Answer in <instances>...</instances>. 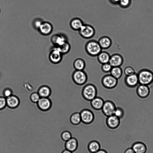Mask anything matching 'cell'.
Returning <instances> with one entry per match:
<instances>
[{"mask_svg": "<svg viewBox=\"0 0 153 153\" xmlns=\"http://www.w3.org/2000/svg\"><path fill=\"white\" fill-rule=\"evenodd\" d=\"M41 97L38 92L33 93L30 96V99L31 101L35 103H37Z\"/></svg>", "mask_w": 153, "mask_h": 153, "instance_id": "34", "label": "cell"}, {"mask_svg": "<svg viewBox=\"0 0 153 153\" xmlns=\"http://www.w3.org/2000/svg\"><path fill=\"white\" fill-rule=\"evenodd\" d=\"M7 105L6 98L4 96L0 97V110L5 108Z\"/></svg>", "mask_w": 153, "mask_h": 153, "instance_id": "35", "label": "cell"}, {"mask_svg": "<svg viewBox=\"0 0 153 153\" xmlns=\"http://www.w3.org/2000/svg\"><path fill=\"white\" fill-rule=\"evenodd\" d=\"M62 53L54 47L50 51L49 58L52 63L57 64L59 63L62 60Z\"/></svg>", "mask_w": 153, "mask_h": 153, "instance_id": "10", "label": "cell"}, {"mask_svg": "<svg viewBox=\"0 0 153 153\" xmlns=\"http://www.w3.org/2000/svg\"><path fill=\"white\" fill-rule=\"evenodd\" d=\"M124 73L126 76L131 75L135 73L134 69L131 66L126 67L124 69Z\"/></svg>", "mask_w": 153, "mask_h": 153, "instance_id": "32", "label": "cell"}, {"mask_svg": "<svg viewBox=\"0 0 153 153\" xmlns=\"http://www.w3.org/2000/svg\"><path fill=\"white\" fill-rule=\"evenodd\" d=\"M51 41L55 47H56L62 44L68 40L65 35L61 34H54L52 36Z\"/></svg>", "mask_w": 153, "mask_h": 153, "instance_id": "15", "label": "cell"}, {"mask_svg": "<svg viewBox=\"0 0 153 153\" xmlns=\"http://www.w3.org/2000/svg\"><path fill=\"white\" fill-rule=\"evenodd\" d=\"M51 92L50 88L46 85L39 88L38 91L41 97H48L51 94Z\"/></svg>", "mask_w": 153, "mask_h": 153, "instance_id": "29", "label": "cell"}, {"mask_svg": "<svg viewBox=\"0 0 153 153\" xmlns=\"http://www.w3.org/2000/svg\"><path fill=\"white\" fill-rule=\"evenodd\" d=\"M120 119L114 115L107 117L106 123L110 129L114 130L117 128L120 124Z\"/></svg>", "mask_w": 153, "mask_h": 153, "instance_id": "9", "label": "cell"}, {"mask_svg": "<svg viewBox=\"0 0 153 153\" xmlns=\"http://www.w3.org/2000/svg\"><path fill=\"white\" fill-rule=\"evenodd\" d=\"M94 153H108V152L105 149H100Z\"/></svg>", "mask_w": 153, "mask_h": 153, "instance_id": "40", "label": "cell"}, {"mask_svg": "<svg viewBox=\"0 0 153 153\" xmlns=\"http://www.w3.org/2000/svg\"><path fill=\"white\" fill-rule=\"evenodd\" d=\"M97 89L94 84L89 83L85 85L82 90V94L84 99L90 101L97 96Z\"/></svg>", "mask_w": 153, "mask_h": 153, "instance_id": "3", "label": "cell"}, {"mask_svg": "<svg viewBox=\"0 0 153 153\" xmlns=\"http://www.w3.org/2000/svg\"><path fill=\"white\" fill-rule=\"evenodd\" d=\"M118 80L110 74H107L102 77L101 83L105 88L111 89L116 87L118 84Z\"/></svg>", "mask_w": 153, "mask_h": 153, "instance_id": "5", "label": "cell"}, {"mask_svg": "<svg viewBox=\"0 0 153 153\" xmlns=\"http://www.w3.org/2000/svg\"><path fill=\"white\" fill-rule=\"evenodd\" d=\"M73 65L75 70H84L85 67L86 63L83 59L78 58L74 60Z\"/></svg>", "mask_w": 153, "mask_h": 153, "instance_id": "25", "label": "cell"}, {"mask_svg": "<svg viewBox=\"0 0 153 153\" xmlns=\"http://www.w3.org/2000/svg\"><path fill=\"white\" fill-rule=\"evenodd\" d=\"M7 105L11 108H15L19 104V100L18 97L14 95L11 96L6 98Z\"/></svg>", "mask_w": 153, "mask_h": 153, "instance_id": "19", "label": "cell"}, {"mask_svg": "<svg viewBox=\"0 0 153 153\" xmlns=\"http://www.w3.org/2000/svg\"><path fill=\"white\" fill-rule=\"evenodd\" d=\"M131 148L135 153H146L147 150L146 145L141 142H137L134 143Z\"/></svg>", "mask_w": 153, "mask_h": 153, "instance_id": "21", "label": "cell"}, {"mask_svg": "<svg viewBox=\"0 0 153 153\" xmlns=\"http://www.w3.org/2000/svg\"><path fill=\"white\" fill-rule=\"evenodd\" d=\"M104 101L102 98L96 96L90 101V105L91 107L94 110H101Z\"/></svg>", "mask_w": 153, "mask_h": 153, "instance_id": "18", "label": "cell"}, {"mask_svg": "<svg viewBox=\"0 0 153 153\" xmlns=\"http://www.w3.org/2000/svg\"><path fill=\"white\" fill-rule=\"evenodd\" d=\"M37 103L39 109L43 111L49 110L51 106V102L48 97H41Z\"/></svg>", "mask_w": 153, "mask_h": 153, "instance_id": "16", "label": "cell"}, {"mask_svg": "<svg viewBox=\"0 0 153 153\" xmlns=\"http://www.w3.org/2000/svg\"><path fill=\"white\" fill-rule=\"evenodd\" d=\"M137 96L142 99L147 98L150 94V89L148 85L139 84L136 89Z\"/></svg>", "mask_w": 153, "mask_h": 153, "instance_id": "12", "label": "cell"}, {"mask_svg": "<svg viewBox=\"0 0 153 153\" xmlns=\"http://www.w3.org/2000/svg\"><path fill=\"white\" fill-rule=\"evenodd\" d=\"M111 56L107 52L102 51L97 56L98 62L102 65L109 63Z\"/></svg>", "mask_w": 153, "mask_h": 153, "instance_id": "24", "label": "cell"}, {"mask_svg": "<svg viewBox=\"0 0 153 153\" xmlns=\"http://www.w3.org/2000/svg\"><path fill=\"white\" fill-rule=\"evenodd\" d=\"M60 137L62 141L65 142L70 139L72 137V135L70 131L64 130L61 132Z\"/></svg>", "mask_w": 153, "mask_h": 153, "instance_id": "30", "label": "cell"}, {"mask_svg": "<svg viewBox=\"0 0 153 153\" xmlns=\"http://www.w3.org/2000/svg\"><path fill=\"white\" fill-rule=\"evenodd\" d=\"M120 0H110L111 3L115 4L119 3Z\"/></svg>", "mask_w": 153, "mask_h": 153, "instance_id": "42", "label": "cell"}, {"mask_svg": "<svg viewBox=\"0 0 153 153\" xmlns=\"http://www.w3.org/2000/svg\"><path fill=\"white\" fill-rule=\"evenodd\" d=\"M120 119L122 118L124 115V111L123 108L120 107H117L115 110L114 114Z\"/></svg>", "mask_w": 153, "mask_h": 153, "instance_id": "31", "label": "cell"}, {"mask_svg": "<svg viewBox=\"0 0 153 153\" xmlns=\"http://www.w3.org/2000/svg\"><path fill=\"white\" fill-rule=\"evenodd\" d=\"M81 122L86 125L92 123L94 119V115L93 112L88 109H82L79 112Z\"/></svg>", "mask_w": 153, "mask_h": 153, "instance_id": "7", "label": "cell"}, {"mask_svg": "<svg viewBox=\"0 0 153 153\" xmlns=\"http://www.w3.org/2000/svg\"><path fill=\"white\" fill-rule=\"evenodd\" d=\"M72 78L73 81L76 84L81 86L86 82L88 76L84 70H75L72 73Z\"/></svg>", "mask_w": 153, "mask_h": 153, "instance_id": "4", "label": "cell"}, {"mask_svg": "<svg viewBox=\"0 0 153 153\" xmlns=\"http://www.w3.org/2000/svg\"><path fill=\"white\" fill-rule=\"evenodd\" d=\"M38 30L41 34L47 36L52 33L53 27L50 23L48 22H43Z\"/></svg>", "mask_w": 153, "mask_h": 153, "instance_id": "17", "label": "cell"}, {"mask_svg": "<svg viewBox=\"0 0 153 153\" xmlns=\"http://www.w3.org/2000/svg\"><path fill=\"white\" fill-rule=\"evenodd\" d=\"M116 107L113 102L110 100H107L104 101L101 110L103 114L108 117L114 114Z\"/></svg>", "mask_w": 153, "mask_h": 153, "instance_id": "8", "label": "cell"}, {"mask_svg": "<svg viewBox=\"0 0 153 153\" xmlns=\"http://www.w3.org/2000/svg\"><path fill=\"white\" fill-rule=\"evenodd\" d=\"M85 48L87 53L92 57L97 56L102 49L98 42L94 40L88 41L85 45Z\"/></svg>", "mask_w": 153, "mask_h": 153, "instance_id": "2", "label": "cell"}, {"mask_svg": "<svg viewBox=\"0 0 153 153\" xmlns=\"http://www.w3.org/2000/svg\"><path fill=\"white\" fill-rule=\"evenodd\" d=\"M87 149L90 153H94L101 149V145L97 141L93 140L88 143Z\"/></svg>", "mask_w": 153, "mask_h": 153, "instance_id": "23", "label": "cell"}, {"mask_svg": "<svg viewBox=\"0 0 153 153\" xmlns=\"http://www.w3.org/2000/svg\"><path fill=\"white\" fill-rule=\"evenodd\" d=\"M126 85L129 88H134L139 84L137 74L136 73L131 75L126 76L124 79Z\"/></svg>", "mask_w": 153, "mask_h": 153, "instance_id": "11", "label": "cell"}, {"mask_svg": "<svg viewBox=\"0 0 153 153\" xmlns=\"http://www.w3.org/2000/svg\"><path fill=\"white\" fill-rule=\"evenodd\" d=\"M78 142L77 139L72 137L64 143V147L65 149L73 152H75L78 147Z\"/></svg>", "mask_w": 153, "mask_h": 153, "instance_id": "13", "label": "cell"}, {"mask_svg": "<svg viewBox=\"0 0 153 153\" xmlns=\"http://www.w3.org/2000/svg\"><path fill=\"white\" fill-rule=\"evenodd\" d=\"M12 94V91L10 89L7 88L3 90V96L6 98L11 96Z\"/></svg>", "mask_w": 153, "mask_h": 153, "instance_id": "36", "label": "cell"}, {"mask_svg": "<svg viewBox=\"0 0 153 153\" xmlns=\"http://www.w3.org/2000/svg\"><path fill=\"white\" fill-rule=\"evenodd\" d=\"M130 2V0H120L119 2L120 6L124 7H128Z\"/></svg>", "mask_w": 153, "mask_h": 153, "instance_id": "38", "label": "cell"}, {"mask_svg": "<svg viewBox=\"0 0 153 153\" xmlns=\"http://www.w3.org/2000/svg\"><path fill=\"white\" fill-rule=\"evenodd\" d=\"M61 153H73V152L65 149L62 151Z\"/></svg>", "mask_w": 153, "mask_h": 153, "instance_id": "41", "label": "cell"}, {"mask_svg": "<svg viewBox=\"0 0 153 153\" xmlns=\"http://www.w3.org/2000/svg\"><path fill=\"white\" fill-rule=\"evenodd\" d=\"M69 120L71 124L74 126L79 125L81 122L80 113L75 112L72 114L70 116Z\"/></svg>", "mask_w": 153, "mask_h": 153, "instance_id": "27", "label": "cell"}, {"mask_svg": "<svg viewBox=\"0 0 153 153\" xmlns=\"http://www.w3.org/2000/svg\"><path fill=\"white\" fill-rule=\"evenodd\" d=\"M42 22H43L41 20L36 19L34 21L33 25L35 28L39 30Z\"/></svg>", "mask_w": 153, "mask_h": 153, "instance_id": "37", "label": "cell"}, {"mask_svg": "<svg viewBox=\"0 0 153 153\" xmlns=\"http://www.w3.org/2000/svg\"><path fill=\"white\" fill-rule=\"evenodd\" d=\"M78 32L80 35L85 39L92 38L95 33L94 28L91 25L87 24H84Z\"/></svg>", "mask_w": 153, "mask_h": 153, "instance_id": "6", "label": "cell"}, {"mask_svg": "<svg viewBox=\"0 0 153 153\" xmlns=\"http://www.w3.org/2000/svg\"><path fill=\"white\" fill-rule=\"evenodd\" d=\"M98 42L102 49H103L109 48L112 44L111 39L107 36L101 37L99 39Z\"/></svg>", "mask_w": 153, "mask_h": 153, "instance_id": "20", "label": "cell"}, {"mask_svg": "<svg viewBox=\"0 0 153 153\" xmlns=\"http://www.w3.org/2000/svg\"><path fill=\"white\" fill-rule=\"evenodd\" d=\"M123 62L122 56L118 53H115L111 56L109 63L112 67H120Z\"/></svg>", "mask_w": 153, "mask_h": 153, "instance_id": "14", "label": "cell"}, {"mask_svg": "<svg viewBox=\"0 0 153 153\" xmlns=\"http://www.w3.org/2000/svg\"><path fill=\"white\" fill-rule=\"evenodd\" d=\"M110 73L111 75L118 80L122 77L123 71L120 67H112Z\"/></svg>", "mask_w": 153, "mask_h": 153, "instance_id": "28", "label": "cell"}, {"mask_svg": "<svg viewBox=\"0 0 153 153\" xmlns=\"http://www.w3.org/2000/svg\"></svg>", "mask_w": 153, "mask_h": 153, "instance_id": "43", "label": "cell"}, {"mask_svg": "<svg viewBox=\"0 0 153 153\" xmlns=\"http://www.w3.org/2000/svg\"><path fill=\"white\" fill-rule=\"evenodd\" d=\"M139 84L149 85L153 82V72L149 69L143 68L137 74Z\"/></svg>", "mask_w": 153, "mask_h": 153, "instance_id": "1", "label": "cell"}, {"mask_svg": "<svg viewBox=\"0 0 153 153\" xmlns=\"http://www.w3.org/2000/svg\"><path fill=\"white\" fill-rule=\"evenodd\" d=\"M124 153H135L131 148L127 149L125 151Z\"/></svg>", "mask_w": 153, "mask_h": 153, "instance_id": "39", "label": "cell"}, {"mask_svg": "<svg viewBox=\"0 0 153 153\" xmlns=\"http://www.w3.org/2000/svg\"><path fill=\"white\" fill-rule=\"evenodd\" d=\"M112 67L111 65L109 63H108L102 64L101 68L103 72L107 73L110 72Z\"/></svg>", "mask_w": 153, "mask_h": 153, "instance_id": "33", "label": "cell"}, {"mask_svg": "<svg viewBox=\"0 0 153 153\" xmlns=\"http://www.w3.org/2000/svg\"><path fill=\"white\" fill-rule=\"evenodd\" d=\"M84 24L82 20L79 18H73L70 22L71 28L75 31H78Z\"/></svg>", "mask_w": 153, "mask_h": 153, "instance_id": "22", "label": "cell"}, {"mask_svg": "<svg viewBox=\"0 0 153 153\" xmlns=\"http://www.w3.org/2000/svg\"><path fill=\"white\" fill-rule=\"evenodd\" d=\"M55 47L63 55L66 54L69 52L71 46L69 43L67 41L62 44Z\"/></svg>", "mask_w": 153, "mask_h": 153, "instance_id": "26", "label": "cell"}]
</instances>
